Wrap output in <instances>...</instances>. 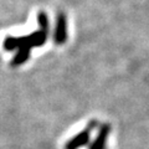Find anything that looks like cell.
Listing matches in <instances>:
<instances>
[{"mask_svg": "<svg viewBox=\"0 0 149 149\" xmlns=\"http://www.w3.org/2000/svg\"><path fill=\"white\" fill-rule=\"evenodd\" d=\"M66 37V31H65V17L58 15L57 17V27H56V41L57 42H63Z\"/></svg>", "mask_w": 149, "mask_h": 149, "instance_id": "cell-1", "label": "cell"}, {"mask_svg": "<svg viewBox=\"0 0 149 149\" xmlns=\"http://www.w3.org/2000/svg\"><path fill=\"white\" fill-rule=\"evenodd\" d=\"M86 142H87V132H83L82 134H80V136H77L76 138H74L71 143L67 144V149H74V148H77L78 146L85 144Z\"/></svg>", "mask_w": 149, "mask_h": 149, "instance_id": "cell-2", "label": "cell"}]
</instances>
